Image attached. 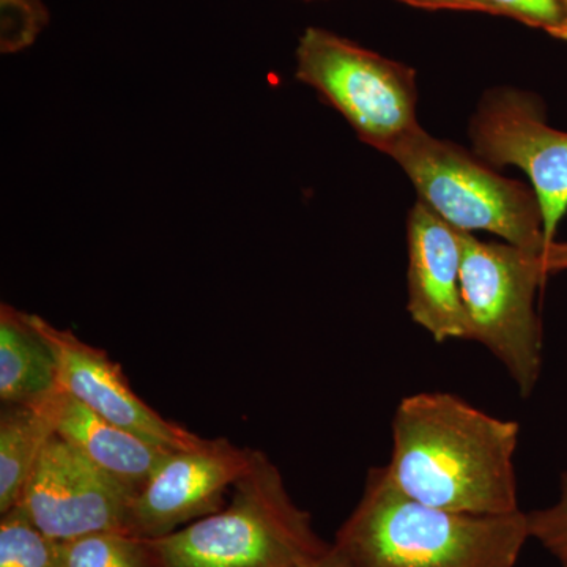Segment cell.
I'll return each instance as SVG.
<instances>
[{
    "label": "cell",
    "instance_id": "obj_7",
    "mask_svg": "<svg viewBox=\"0 0 567 567\" xmlns=\"http://www.w3.org/2000/svg\"><path fill=\"white\" fill-rule=\"evenodd\" d=\"M473 153L488 166H516L532 182L543 210L547 246L567 212V133L547 125L532 93L494 89L481 100L470 125Z\"/></svg>",
    "mask_w": 567,
    "mask_h": 567
},
{
    "label": "cell",
    "instance_id": "obj_2",
    "mask_svg": "<svg viewBox=\"0 0 567 567\" xmlns=\"http://www.w3.org/2000/svg\"><path fill=\"white\" fill-rule=\"evenodd\" d=\"M528 539L522 511L476 516L424 505L375 466L334 546L352 567H516Z\"/></svg>",
    "mask_w": 567,
    "mask_h": 567
},
{
    "label": "cell",
    "instance_id": "obj_20",
    "mask_svg": "<svg viewBox=\"0 0 567 567\" xmlns=\"http://www.w3.org/2000/svg\"><path fill=\"white\" fill-rule=\"evenodd\" d=\"M409 6L429 10H464L481 13L498 14L491 0H401Z\"/></svg>",
    "mask_w": 567,
    "mask_h": 567
},
{
    "label": "cell",
    "instance_id": "obj_6",
    "mask_svg": "<svg viewBox=\"0 0 567 567\" xmlns=\"http://www.w3.org/2000/svg\"><path fill=\"white\" fill-rule=\"evenodd\" d=\"M295 74L341 112L361 141L385 155L421 126L415 70L333 32L306 29Z\"/></svg>",
    "mask_w": 567,
    "mask_h": 567
},
{
    "label": "cell",
    "instance_id": "obj_11",
    "mask_svg": "<svg viewBox=\"0 0 567 567\" xmlns=\"http://www.w3.org/2000/svg\"><path fill=\"white\" fill-rule=\"evenodd\" d=\"M461 234L421 200L410 210L406 309L413 322L429 331L436 342L468 341L461 286Z\"/></svg>",
    "mask_w": 567,
    "mask_h": 567
},
{
    "label": "cell",
    "instance_id": "obj_8",
    "mask_svg": "<svg viewBox=\"0 0 567 567\" xmlns=\"http://www.w3.org/2000/svg\"><path fill=\"white\" fill-rule=\"evenodd\" d=\"M254 451L226 439H204L188 450H174L134 496L126 532L158 539L218 513L251 466Z\"/></svg>",
    "mask_w": 567,
    "mask_h": 567
},
{
    "label": "cell",
    "instance_id": "obj_13",
    "mask_svg": "<svg viewBox=\"0 0 567 567\" xmlns=\"http://www.w3.org/2000/svg\"><path fill=\"white\" fill-rule=\"evenodd\" d=\"M59 390L58 361L28 312L0 306V401L33 404Z\"/></svg>",
    "mask_w": 567,
    "mask_h": 567
},
{
    "label": "cell",
    "instance_id": "obj_5",
    "mask_svg": "<svg viewBox=\"0 0 567 567\" xmlns=\"http://www.w3.org/2000/svg\"><path fill=\"white\" fill-rule=\"evenodd\" d=\"M461 240L468 341L486 347L505 365L522 398H528L543 369V324L535 301L548 278L544 254L466 233Z\"/></svg>",
    "mask_w": 567,
    "mask_h": 567
},
{
    "label": "cell",
    "instance_id": "obj_4",
    "mask_svg": "<svg viewBox=\"0 0 567 567\" xmlns=\"http://www.w3.org/2000/svg\"><path fill=\"white\" fill-rule=\"evenodd\" d=\"M388 156L416 188L421 203L461 233L484 230L528 251H546L543 210L533 188L496 174L454 142L417 126Z\"/></svg>",
    "mask_w": 567,
    "mask_h": 567
},
{
    "label": "cell",
    "instance_id": "obj_22",
    "mask_svg": "<svg viewBox=\"0 0 567 567\" xmlns=\"http://www.w3.org/2000/svg\"><path fill=\"white\" fill-rule=\"evenodd\" d=\"M292 567H352L349 559L344 557L341 550L331 544L328 550L320 554L319 557L308 559V561L300 563Z\"/></svg>",
    "mask_w": 567,
    "mask_h": 567
},
{
    "label": "cell",
    "instance_id": "obj_23",
    "mask_svg": "<svg viewBox=\"0 0 567 567\" xmlns=\"http://www.w3.org/2000/svg\"><path fill=\"white\" fill-rule=\"evenodd\" d=\"M565 567H567V566H565Z\"/></svg>",
    "mask_w": 567,
    "mask_h": 567
},
{
    "label": "cell",
    "instance_id": "obj_21",
    "mask_svg": "<svg viewBox=\"0 0 567 567\" xmlns=\"http://www.w3.org/2000/svg\"><path fill=\"white\" fill-rule=\"evenodd\" d=\"M544 270L547 276L567 270V241H557L547 246L543 256Z\"/></svg>",
    "mask_w": 567,
    "mask_h": 567
},
{
    "label": "cell",
    "instance_id": "obj_10",
    "mask_svg": "<svg viewBox=\"0 0 567 567\" xmlns=\"http://www.w3.org/2000/svg\"><path fill=\"white\" fill-rule=\"evenodd\" d=\"M33 327L47 341L58 361L59 388L87 406L93 413L140 434L144 439L173 450H188L199 445L203 436L193 434L183 425L166 420L134 393L122 365L99 347L82 341L71 330H62L29 315Z\"/></svg>",
    "mask_w": 567,
    "mask_h": 567
},
{
    "label": "cell",
    "instance_id": "obj_17",
    "mask_svg": "<svg viewBox=\"0 0 567 567\" xmlns=\"http://www.w3.org/2000/svg\"><path fill=\"white\" fill-rule=\"evenodd\" d=\"M47 24L48 11L41 0H2V52L31 47Z\"/></svg>",
    "mask_w": 567,
    "mask_h": 567
},
{
    "label": "cell",
    "instance_id": "obj_14",
    "mask_svg": "<svg viewBox=\"0 0 567 567\" xmlns=\"http://www.w3.org/2000/svg\"><path fill=\"white\" fill-rule=\"evenodd\" d=\"M59 390L33 404H2L0 514L20 505L29 477L39 464L44 447L55 435Z\"/></svg>",
    "mask_w": 567,
    "mask_h": 567
},
{
    "label": "cell",
    "instance_id": "obj_15",
    "mask_svg": "<svg viewBox=\"0 0 567 567\" xmlns=\"http://www.w3.org/2000/svg\"><path fill=\"white\" fill-rule=\"evenodd\" d=\"M0 567H65L63 543L37 527L20 505L0 518Z\"/></svg>",
    "mask_w": 567,
    "mask_h": 567
},
{
    "label": "cell",
    "instance_id": "obj_16",
    "mask_svg": "<svg viewBox=\"0 0 567 567\" xmlns=\"http://www.w3.org/2000/svg\"><path fill=\"white\" fill-rule=\"evenodd\" d=\"M65 567H159L151 543L128 532H102L63 543Z\"/></svg>",
    "mask_w": 567,
    "mask_h": 567
},
{
    "label": "cell",
    "instance_id": "obj_19",
    "mask_svg": "<svg viewBox=\"0 0 567 567\" xmlns=\"http://www.w3.org/2000/svg\"><path fill=\"white\" fill-rule=\"evenodd\" d=\"M529 536L567 566V472L559 483V496L546 509L528 514Z\"/></svg>",
    "mask_w": 567,
    "mask_h": 567
},
{
    "label": "cell",
    "instance_id": "obj_9",
    "mask_svg": "<svg viewBox=\"0 0 567 567\" xmlns=\"http://www.w3.org/2000/svg\"><path fill=\"white\" fill-rule=\"evenodd\" d=\"M134 494L58 435L29 477L20 502L33 524L66 543L102 532H126Z\"/></svg>",
    "mask_w": 567,
    "mask_h": 567
},
{
    "label": "cell",
    "instance_id": "obj_1",
    "mask_svg": "<svg viewBox=\"0 0 567 567\" xmlns=\"http://www.w3.org/2000/svg\"><path fill=\"white\" fill-rule=\"evenodd\" d=\"M520 427L442 391L406 395L393 420V451L383 472L424 505L506 516L520 511L514 457Z\"/></svg>",
    "mask_w": 567,
    "mask_h": 567
},
{
    "label": "cell",
    "instance_id": "obj_12",
    "mask_svg": "<svg viewBox=\"0 0 567 567\" xmlns=\"http://www.w3.org/2000/svg\"><path fill=\"white\" fill-rule=\"evenodd\" d=\"M55 435L134 496L174 451L104 420L62 390L55 410Z\"/></svg>",
    "mask_w": 567,
    "mask_h": 567
},
{
    "label": "cell",
    "instance_id": "obj_18",
    "mask_svg": "<svg viewBox=\"0 0 567 567\" xmlns=\"http://www.w3.org/2000/svg\"><path fill=\"white\" fill-rule=\"evenodd\" d=\"M502 17L514 18L567 41V0H491Z\"/></svg>",
    "mask_w": 567,
    "mask_h": 567
},
{
    "label": "cell",
    "instance_id": "obj_3",
    "mask_svg": "<svg viewBox=\"0 0 567 567\" xmlns=\"http://www.w3.org/2000/svg\"><path fill=\"white\" fill-rule=\"evenodd\" d=\"M147 540L159 567H292L331 546L259 450L218 513Z\"/></svg>",
    "mask_w": 567,
    "mask_h": 567
}]
</instances>
